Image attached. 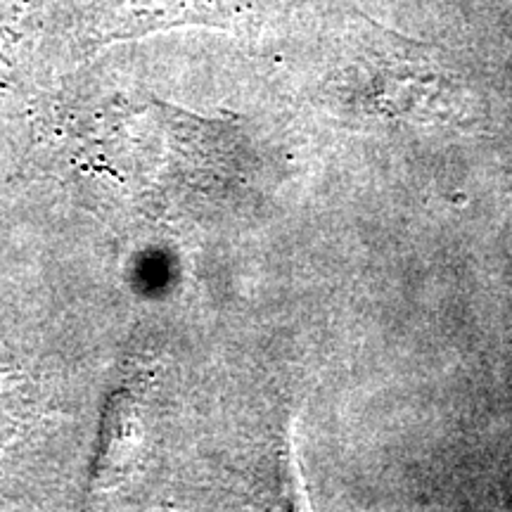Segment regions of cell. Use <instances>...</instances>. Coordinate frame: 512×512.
I'll return each instance as SVG.
<instances>
[{
  "mask_svg": "<svg viewBox=\"0 0 512 512\" xmlns=\"http://www.w3.org/2000/svg\"><path fill=\"white\" fill-rule=\"evenodd\" d=\"M254 0H86V36L93 43L136 38L183 24H242Z\"/></svg>",
  "mask_w": 512,
  "mask_h": 512,
  "instance_id": "1",
  "label": "cell"
}]
</instances>
